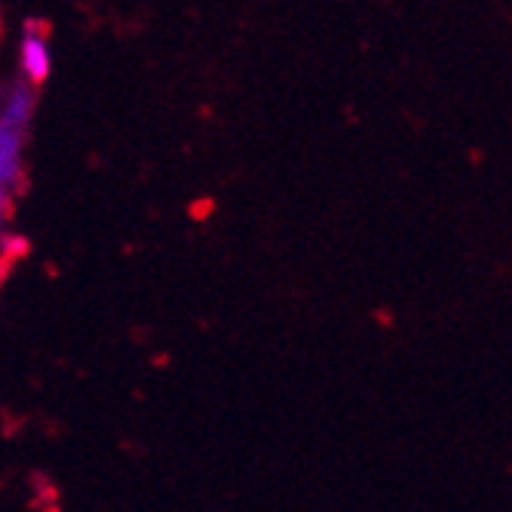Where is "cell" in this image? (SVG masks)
<instances>
[{"label":"cell","instance_id":"cell-1","mask_svg":"<svg viewBox=\"0 0 512 512\" xmlns=\"http://www.w3.org/2000/svg\"><path fill=\"white\" fill-rule=\"evenodd\" d=\"M19 68L28 86L46 83L53 71V53H50V40H46V25L43 22H25V37L19 43Z\"/></svg>","mask_w":512,"mask_h":512},{"label":"cell","instance_id":"cell-2","mask_svg":"<svg viewBox=\"0 0 512 512\" xmlns=\"http://www.w3.org/2000/svg\"><path fill=\"white\" fill-rule=\"evenodd\" d=\"M34 102H37L34 86H28L25 80L16 83V86L10 89V96H7L4 108H0V123L10 126V129H16V132H22V129L28 126L31 114H34Z\"/></svg>","mask_w":512,"mask_h":512},{"label":"cell","instance_id":"cell-3","mask_svg":"<svg viewBox=\"0 0 512 512\" xmlns=\"http://www.w3.org/2000/svg\"><path fill=\"white\" fill-rule=\"evenodd\" d=\"M13 178H10V172L4 169V163H0V203H4L7 197H10V188H13Z\"/></svg>","mask_w":512,"mask_h":512},{"label":"cell","instance_id":"cell-4","mask_svg":"<svg viewBox=\"0 0 512 512\" xmlns=\"http://www.w3.org/2000/svg\"><path fill=\"white\" fill-rule=\"evenodd\" d=\"M4 237H7V230H4V212H0V246H4Z\"/></svg>","mask_w":512,"mask_h":512}]
</instances>
